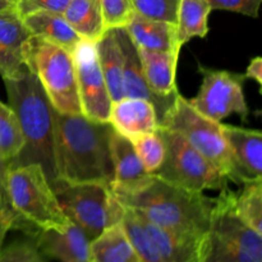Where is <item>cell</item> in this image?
<instances>
[{
  "label": "cell",
  "mask_w": 262,
  "mask_h": 262,
  "mask_svg": "<svg viewBox=\"0 0 262 262\" xmlns=\"http://www.w3.org/2000/svg\"><path fill=\"white\" fill-rule=\"evenodd\" d=\"M212 12L206 0H179L177 9V40L183 48L192 38L209 33V15Z\"/></svg>",
  "instance_id": "cb8c5ba5"
},
{
  "label": "cell",
  "mask_w": 262,
  "mask_h": 262,
  "mask_svg": "<svg viewBox=\"0 0 262 262\" xmlns=\"http://www.w3.org/2000/svg\"><path fill=\"white\" fill-rule=\"evenodd\" d=\"M5 2H8V3H10V4H13V5H14L15 3L18 2V0H5Z\"/></svg>",
  "instance_id": "ab89813d"
},
{
  "label": "cell",
  "mask_w": 262,
  "mask_h": 262,
  "mask_svg": "<svg viewBox=\"0 0 262 262\" xmlns=\"http://www.w3.org/2000/svg\"><path fill=\"white\" fill-rule=\"evenodd\" d=\"M72 55L82 114L95 122H109L113 101L100 68L96 42L81 40Z\"/></svg>",
  "instance_id": "8fae6325"
},
{
  "label": "cell",
  "mask_w": 262,
  "mask_h": 262,
  "mask_svg": "<svg viewBox=\"0 0 262 262\" xmlns=\"http://www.w3.org/2000/svg\"><path fill=\"white\" fill-rule=\"evenodd\" d=\"M122 225L129 237L130 242L135 246L141 262H164L155 246L152 245L148 235L143 230L142 225L138 222L137 216L128 209H125Z\"/></svg>",
  "instance_id": "83f0119b"
},
{
  "label": "cell",
  "mask_w": 262,
  "mask_h": 262,
  "mask_svg": "<svg viewBox=\"0 0 262 262\" xmlns=\"http://www.w3.org/2000/svg\"><path fill=\"white\" fill-rule=\"evenodd\" d=\"M0 262H46L32 241H17L0 251Z\"/></svg>",
  "instance_id": "1f68e13d"
},
{
  "label": "cell",
  "mask_w": 262,
  "mask_h": 262,
  "mask_svg": "<svg viewBox=\"0 0 262 262\" xmlns=\"http://www.w3.org/2000/svg\"><path fill=\"white\" fill-rule=\"evenodd\" d=\"M97 3L106 30L125 27L135 13L130 0H97Z\"/></svg>",
  "instance_id": "4dcf8cb0"
},
{
  "label": "cell",
  "mask_w": 262,
  "mask_h": 262,
  "mask_svg": "<svg viewBox=\"0 0 262 262\" xmlns=\"http://www.w3.org/2000/svg\"><path fill=\"white\" fill-rule=\"evenodd\" d=\"M69 2L71 0H18L14 7L20 17L33 12H53L63 14Z\"/></svg>",
  "instance_id": "836d02e7"
},
{
  "label": "cell",
  "mask_w": 262,
  "mask_h": 262,
  "mask_svg": "<svg viewBox=\"0 0 262 262\" xmlns=\"http://www.w3.org/2000/svg\"><path fill=\"white\" fill-rule=\"evenodd\" d=\"M31 239L43 257L59 262H92L91 241L72 222L63 228L38 230Z\"/></svg>",
  "instance_id": "4fadbf2b"
},
{
  "label": "cell",
  "mask_w": 262,
  "mask_h": 262,
  "mask_svg": "<svg viewBox=\"0 0 262 262\" xmlns=\"http://www.w3.org/2000/svg\"><path fill=\"white\" fill-rule=\"evenodd\" d=\"M92 262H141L122 223L107 228L91 241Z\"/></svg>",
  "instance_id": "7402d4cb"
},
{
  "label": "cell",
  "mask_w": 262,
  "mask_h": 262,
  "mask_svg": "<svg viewBox=\"0 0 262 262\" xmlns=\"http://www.w3.org/2000/svg\"><path fill=\"white\" fill-rule=\"evenodd\" d=\"M235 192L227 187L215 197L207 232L199 245L197 262H262V235L234 210Z\"/></svg>",
  "instance_id": "5b68a950"
},
{
  "label": "cell",
  "mask_w": 262,
  "mask_h": 262,
  "mask_svg": "<svg viewBox=\"0 0 262 262\" xmlns=\"http://www.w3.org/2000/svg\"><path fill=\"white\" fill-rule=\"evenodd\" d=\"M22 18L32 36L61 46L71 53L82 40L60 13L33 12Z\"/></svg>",
  "instance_id": "ffe728a7"
},
{
  "label": "cell",
  "mask_w": 262,
  "mask_h": 262,
  "mask_svg": "<svg viewBox=\"0 0 262 262\" xmlns=\"http://www.w3.org/2000/svg\"><path fill=\"white\" fill-rule=\"evenodd\" d=\"M234 210L251 229L262 235V178L242 184L239 193H235Z\"/></svg>",
  "instance_id": "484cf974"
},
{
  "label": "cell",
  "mask_w": 262,
  "mask_h": 262,
  "mask_svg": "<svg viewBox=\"0 0 262 262\" xmlns=\"http://www.w3.org/2000/svg\"><path fill=\"white\" fill-rule=\"evenodd\" d=\"M246 79H253L257 82L258 84H262V58L261 56H256V58L251 59L250 64H248L246 73L243 74Z\"/></svg>",
  "instance_id": "74e56055"
},
{
  "label": "cell",
  "mask_w": 262,
  "mask_h": 262,
  "mask_svg": "<svg viewBox=\"0 0 262 262\" xmlns=\"http://www.w3.org/2000/svg\"><path fill=\"white\" fill-rule=\"evenodd\" d=\"M110 143L114 168V179L110 189L114 196H127L147 186L152 174L142 165L132 141L114 129Z\"/></svg>",
  "instance_id": "5bb4252c"
},
{
  "label": "cell",
  "mask_w": 262,
  "mask_h": 262,
  "mask_svg": "<svg viewBox=\"0 0 262 262\" xmlns=\"http://www.w3.org/2000/svg\"><path fill=\"white\" fill-rule=\"evenodd\" d=\"M225 141L241 170L251 179L262 178V133L237 125L223 124Z\"/></svg>",
  "instance_id": "2e32d148"
},
{
  "label": "cell",
  "mask_w": 262,
  "mask_h": 262,
  "mask_svg": "<svg viewBox=\"0 0 262 262\" xmlns=\"http://www.w3.org/2000/svg\"><path fill=\"white\" fill-rule=\"evenodd\" d=\"M158 133L165 145V158L152 176L193 192L223 191L229 187V179L178 132L159 127Z\"/></svg>",
  "instance_id": "9c48e42d"
},
{
  "label": "cell",
  "mask_w": 262,
  "mask_h": 262,
  "mask_svg": "<svg viewBox=\"0 0 262 262\" xmlns=\"http://www.w3.org/2000/svg\"><path fill=\"white\" fill-rule=\"evenodd\" d=\"M50 186L66 216L81 228L90 241L122 223L125 207L109 187L97 183H68L58 178Z\"/></svg>",
  "instance_id": "ba28073f"
},
{
  "label": "cell",
  "mask_w": 262,
  "mask_h": 262,
  "mask_svg": "<svg viewBox=\"0 0 262 262\" xmlns=\"http://www.w3.org/2000/svg\"><path fill=\"white\" fill-rule=\"evenodd\" d=\"M138 54L148 87L159 96L170 97L178 95L176 76L181 51H154L138 49Z\"/></svg>",
  "instance_id": "ac0fdd59"
},
{
  "label": "cell",
  "mask_w": 262,
  "mask_h": 262,
  "mask_svg": "<svg viewBox=\"0 0 262 262\" xmlns=\"http://www.w3.org/2000/svg\"><path fill=\"white\" fill-rule=\"evenodd\" d=\"M32 33L14 5L0 10V50L23 64V49Z\"/></svg>",
  "instance_id": "d4e9b609"
},
{
  "label": "cell",
  "mask_w": 262,
  "mask_h": 262,
  "mask_svg": "<svg viewBox=\"0 0 262 262\" xmlns=\"http://www.w3.org/2000/svg\"><path fill=\"white\" fill-rule=\"evenodd\" d=\"M22 147L23 137L17 117L12 107L0 100V154L12 161Z\"/></svg>",
  "instance_id": "4316f807"
},
{
  "label": "cell",
  "mask_w": 262,
  "mask_h": 262,
  "mask_svg": "<svg viewBox=\"0 0 262 262\" xmlns=\"http://www.w3.org/2000/svg\"><path fill=\"white\" fill-rule=\"evenodd\" d=\"M159 127L178 132L194 150L214 164L232 183L242 186L251 181L235 163L223 135L222 123L214 122L200 114L181 92L160 120Z\"/></svg>",
  "instance_id": "8992f818"
},
{
  "label": "cell",
  "mask_w": 262,
  "mask_h": 262,
  "mask_svg": "<svg viewBox=\"0 0 262 262\" xmlns=\"http://www.w3.org/2000/svg\"><path fill=\"white\" fill-rule=\"evenodd\" d=\"M211 9L228 10L251 18H257L262 0H206Z\"/></svg>",
  "instance_id": "d6a6232c"
},
{
  "label": "cell",
  "mask_w": 262,
  "mask_h": 262,
  "mask_svg": "<svg viewBox=\"0 0 262 262\" xmlns=\"http://www.w3.org/2000/svg\"><path fill=\"white\" fill-rule=\"evenodd\" d=\"M202 83L199 94L188 100L189 104L204 117L222 123L232 114L247 122L250 109L246 101L245 76L224 69H212L199 64Z\"/></svg>",
  "instance_id": "30bf717a"
},
{
  "label": "cell",
  "mask_w": 262,
  "mask_h": 262,
  "mask_svg": "<svg viewBox=\"0 0 262 262\" xmlns=\"http://www.w3.org/2000/svg\"><path fill=\"white\" fill-rule=\"evenodd\" d=\"M53 119L56 178L68 183H97L110 188L114 179L112 124L55 109Z\"/></svg>",
  "instance_id": "6da1fadb"
},
{
  "label": "cell",
  "mask_w": 262,
  "mask_h": 262,
  "mask_svg": "<svg viewBox=\"0 0 262 262\" xmlns=\"http://www.w3.org/2000/svg\"><path fill=\"white\" fill-rule=\"evenodd\" d=\"M96 50L112 101H118L124 97L123 54L114 28L105 31L104 35L96 41Z\"/></svg>",
  "instance_id": "44dd1931"
},
{
  "label": "cell",
  "mask_w": 262,
  "mask_h": 262,
  "mask_svg": "<svg viewBox=\"0 0 262 262\" xmlns=\"http://www.w3.org/2000/svg\"><path fill=\"white\" fill-rule=\"evenodd\" d=\"M25 69V64L9 58V56L5 55V54L0 50V76H2L3 79L18 77Z\"/></svg>",
  "instance_id": "d590c367"
},
{
  "label": "cell",
  "mask_w": 262,
  "mask_h": 262,
  "mask_svg": "<svg viewBox=\"0 0 262 262\" xmlns=\"http://www.w3.org/2000/svg\"><path fill=\"white\" fill-rule=\"evenodd\" d=\"M115 197L140 219L194 241H201L209 229L215 201L204 192L173 186L155 176L140 191Z\"/></svg>",
  "instance_id": "7a4b0ae2"
},
{
  "label": "cell",
  "mask_w": 262,
  "mask_h": 262,
  "mask_svg": "<svg viewBox=\"0 0 262 262\" xmlns=\"http://www.w3.org/2000/svg\"><path fill=\"white\" fill-rule=\"evenodd\" d=\"M137 216V215H136ZM143 230L158 250L164 262H197L200 241L171 233L160 227L145 222L137 216Z\"/></svg>",
  "instance_id": "d6986e66"
},
{
  "label": "cell",
  "mask_w": 262,
  "mask_h": 262,
  "mask_svg": "<svg viewBox=\"0 0 262 262\" xmlns=\"http://www.w3.org/2000/svg\"><path fill=\"white\" fill-rule=\"evenodd\" d=\"M109 123L118 133L133 140L154 133L159 128V118L150 101L138 97H123L112 104Z\"/></svg>",
  "instance_id": "9a60e30c"
},
{
  "label": "cell",
  "mask_w": 262,
  "mask_h": 262,
  "mask_svg": "<svg viewBox=\"0 0 262 262\" xmlns=\"http://www.w3.org/2000/svg\"><path fill=\"white\" fill-rule=\"evenodd\" d=\"M7 193L15 215L14 229L32 238L38 230L71 223L59 205L45 171L37 164L9 166Z\"/></svg>",
  "instance_id": "277c9868"
},
{
  "label": "cell",
  "mask_w": 262,
  "mask_h": 262,
  "mask_svg": "<svg viewBox=\"0 0 262 262\" xmlns=\"http://www.w3.org/2000/svg\"><path fill=\"white\" fill-rule=\"evenodd\" d=\"M130 141L146 170L150 174L155 173L165 158V145L158 130L136 137Z\"/></svg>",
  "instance_id": "f1b7e54d"
},
{
  "label": "cell",
  "mask_w": 262,
  "mask_h": 262,
  "mask_svg": "<svg viewBox=\"0 0 262 262\" xmlns=\"http://www.w3.org/2000/svg\"><path fill=\"white\" fill-rule=\"evenodd\" d=\"M14 223L15 217L12 212L0 210V251H2L3 245H4V241L8 232L14 228Z\"/></svg>",
  "instance_id": "8d00e7d4"
},
{
  "label": "cell",
  "mask_w": 262,
  "mask_h": 262,
  "mask_svg": "<svg viewBox=\"0 0 262 262\" xmlns=\"http://www.w3.org/2000/svg\"><path fill=\"white\" fill-rule=\"evenodd\" d=\"M10 5H13V4H10V3L5 2V0H0V10L5 9V8L10 7Z\"/></svg>",
  "instance_id": "f35d334b"
},
{
  "label": "cell",
  "mask_w": 262,
  "mask_h": 262,
  "mask_svg": "<svg viewBox=\"0 0 262 262\" xmlns=\"http://www.w3.org/2000/svg\"><path fill=\"white\" fill-rule=\"evenodd\" d=\"M23 64L38 79L56 112L82 114L71 51L31 36L23 49Z\"/></svg>",
  "instance_id": "52a82bcc"
},
{
  "label": "cell",
  "mask_w": 262,
  "mask_h": 262,
  "mask_svg": "<svg viewBox=\"0 0 262 262\" xmlns=\"http://www.w3.org/2000/svg\"><path fill=\"white\" fill-rule=\"evenodd\" d=\"M135 13L176 25L179 0H130Z\"/></svg>",
  "instance_id": "f546056e"
},
{
  "label": "cell",
  "mask_w": 262,
  "mask_h": 262,
  "mask_svg": "<svg viewBox=\"0 0 262 262\" xmlns=\"http://www.w3.org/2000/svg\"><path fill=\"white\" fill-rule=\"evenodd\" d=\"M128 35L138 49L154 51H181L174 23L151 19L133 13L125 26Z\"/></svg>",
  "instance_id": "e0dca14e"
},
{
  "label": "cell",
  "mask_w": 262,
  "mask_h": 262,
  "mask_svg": "<svg viewBox=\"0 0 262 262\" xmlns=\"http://www.w3.org/2000/svg\"><path fill=\"white\" fill-rule=\"evenodd\" d=\"M117 38L119 41L120 50L123 54V87L124 97H138L150 101L158 113L159 123L163 119L165 113L170 109L174 100L178 95L170 97H163L156 95L148 87L145 74L142 71L140 54L137 46L133 43L132 38L128 35L125 27L114 28Z\"/></svg>",
  "instance_id": "7c38bea8"
},
{
  "label": "cell",
  "mask_w": 262,
  "mask_h": 262,
  "mask_svg": "<svg viewBox=\"0 0 262 262\" xmlns=\"http://www.w3.org/2000/svg\"><path fill=\"white\" fill-rule=\"evenodd\" d=\"M9 159L4 158V156L0 154V210H5V211H9L14 215V212H13L12 207H10L9 205V200H8L7 193V174L8 170H9ZM13 229H14V228H13Z\"/></svg>",
  "instance_id": "e575fe53"
},
{
  "label": "cell",
  "mask_w": 262,
  "mask_h": 262,
  "mask_svg": "<svg viewBox=\"0 0 262 262\" xmlns=\"http://www.w3.org/2000/svg\"><path fill=\"white\" fill-rule=\"evenodd\" d=\"M3 81L8 105L17 117L23 137L22 150L10 161V166L37 164L51 184L56 179L53 105L38 79L27 68L18 77Z\"/></svg>",
  "instance_id": "3957f363"
},
{
  "label": "cell",
  "mask_w": 262,
  "mask_h": 262,
  "mask_svg": "<svg viewBox=\"0 0 262 262\" xmlns=\"http://www.w3.org/2000/svg\"><path fill=\"white\" fill-rule=\"evenodd\" d=\"M63 17L82 40L96 42L106 31L97 0H71Z\"/></svg>",
  "instance_id": "603a6c76"
}]
</instances>
